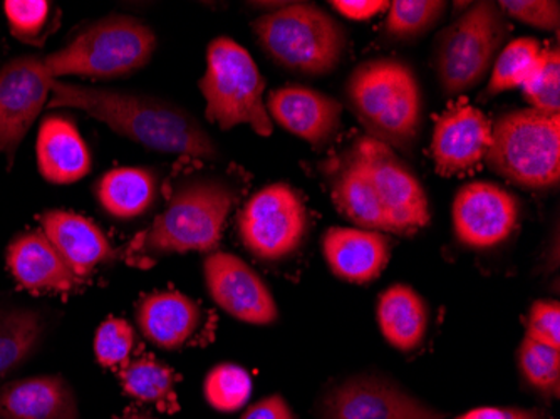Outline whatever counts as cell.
Masks as SVG:
<instances>
[{"instance_id":"obj_3","label":"cell","mask_w":560,"mask_h":419,"mask_svg":"<svg viewBox=\"0 0 560 419\" xmlns=\"http://www.w3.org/2000/svg\"><path fill=\"white\" fill-rule=\"evenodd\" d=\"M235 197L234 188L223 179L188 178L176 187L162 216L144 232L141 251L153 255L215 251Z\"/></svg>"},{"instance_id":"obj_6","label":"cell","mask_w":560,"mask_h":419,"mask_svg":"<svg viewBox=\"0 0 560 419\" xmlns=\"http://www.w3.org/2000/svg\"><path fill=\"white\" fill-rule=\"evenodd\" d=\"M155 49V34L147 24L112 15L90 25L62 49L44 56V62L55 80L62 75L112 80L144 68Z\"/></svg>"},{"instance_id":"obj_13","label":"cell","mask_w":560,"mask_h":419,"mask_svg":"<svg viewBox=\"0 0 560 419\" xmlns=\"http://www.w3.org/2000/svg\"><path fill=\"white\" fill-rule=\"evenodd\" d=\"M203 277L210 298L235 319L252 326H270L279 319L269 286L237 255L213 252L203 261Z\"/></svg>"},{"instance_id":"obj_9","label":"cell","mask_w":560,"mask_h":419,"mask_svg":"<svg viewBox=\"0 0 560 419\" xmlns=\"http://www.w3.org/2000/svg\"><path fill=\"white\" fill-rule=\"evenodd\" d=\"M310 230L301 195L285 183H272L245 203L238 217L242 244L254 257L279 261L291 257Z\"/></svg>"},{"instance_id":"obj_19","label":"cell","mask_w":560,"mask_h":419,"mask_svg":"<svg viewBox=\"0 0 560 419\" xmlns=\"http://www.w3.org/2000/svg\"><path fill=\"white\" fill-rule=\"evenodd\" d=\"M43 233L55 245L78 279L115 257L112 244L96 223L78 213L49 210L40 216Z\"/></svg>"},{"instance_id":"obj_11","label":"cell","mask_w":560,"mask_h":419,"mask_svg":"<svg viewBox=\"0 0 560 419\" xmlns=\"http://www.w3.org/2000/svg\"><path fill=\"white\" fill-rule=\"evenodd\" d=\"M52 80L40 56H22L0 68V151L9 165L46 106Z\"/></svg>"},{"instance_id":"obj_17","label":"cell","mask_w":560,"mask_h":419,"mask_svg":"<svg viewBox=\"0 0 560 419\" xmlns=\"http://www.w3.org/2000/svg\"><path fill=\"white\" fill-rule=\"evenodd\" d=\"M329 183L330 197L346 219L351 220L358 229L388 232V223L381 210L360 141L355 140L332 162Z\"/></svg>"},{"instance_id":"obj_26","label":"cell","mask_w":560,"mask_h":419,"mask_svg":"<svg viewBox=\"0 0 560 419\" xmlns=\"http://www.w3.org/2000/svg\"><path fill=\"white\" fill-rule=\"evenodd\" d=\"M44 334L43 312L30 307H0V384L36 354Z\"/></svg>"},{"instance_id":"obj_14","label":"cell","mask_w":560,"mask_h":419,"mask_svg":"<svg viewBox=\"0 0 560 419\" xmlns=\"http://www.w3.org/2000/svg\"><path fill=\"white\" fill-rule=\"evenodd\" d=\"M323 419H443L445 412L424 405L393 381L355 376L327 393Z\"/></svg>"},{"instance_id":"obj_24","label":"cell","mask_w":560,"mask_h":419,"mask_svg":"<svg viewBox=\"0 0 560 419\" xmlns=\"http://www.w3.org/2000/svg\"><path fill=\"white\" fill-rule=\"evenodd\" d=\"M377 326L386 342L401 352L420 348L428 327L430 309L424 299L406 283H395L377 299Z\"/></svg>"},{"instance_id":"obj_20","label":"cell","mask_w":560,"mask_h":419,"mask_svg":"<svg viewBox=\"0 0 560 419\" xmlns=\"http://www.w3.org/2000/svg\"><path fill=\"white\" fill-rule=\"evenodd\" d=\"M0 419H81V412L71 384L43 374L0 387Z\"/></svg>"},{"instance_id":"obj_10","label":"cell","mask_w":560,"mask_h":419,"mask_svg":"<svg viewBox=\"0 0 560 419\" xmlns=\"http://www.w3.org/2000/svg\"><path fill=\"white\" fill-rule=\"evenodd\" d=\"M388 233L408 235L430 223V201L413 170L406 165L388 144L371 137L358 138Z\"/></svg>"},{"instance_id":"obj_2","label":"cell","mask_w":560,"mask_h":419,"mask_svg":"<svg viewBox=\"0 0 560 419\" xmlns=\"http://www.w3.org/2000/svg\"><path fill=\"white\" fill-rule=\"evenodd\" d=\"M346 97L371 138L413 150L423 128V93L410 65L395 58L361 62L349 75Z\"/></svg>"},{"instance_id":"obj_40","label":"cell","mask_w":560,"mask_h":419,"mask_svg":"<svg viewBox=\"0 0 560 419\" xmlns=\"http://www.w3.org/2000/svg\"><path fill=\"white\" fill-rule=\"evenodd\" d=\"M125 419H151V418H148V416H144V415H133V416H128V418H125Z\"/></svg>"},{"instance_id":"obj_5","label":"cell","mask_w":560,"mask_h":419,"mask_svg":"<svg viewBox=\"0 0 560 419\" xmlns=\"http://www.w3.org/2000/svg\"><path fill=\"white\" fill-rule=\"evenodd\" d=\"M486 162L517 187H556L560 179V115L528 108L500 116L492 125Z\"/></svg>"},{"instance_id":"obj_12","label":"cell","mask_w":560,"mask_h":419,"mask_svg":"<svg viewBox=\"0 0 560 419\" xmlns=\"http://www.w3.org/2000/svg\"><path fill=\"white\" fill-rule=\"evenodd\" d=\"M517 198L495 183H467L453 200V230L465 247H497L511 237L521 210Z\"/></svg>"},{"instance_id":"obj_37","label":"cell","mask_w":560,"mask_h":419,"mask_svg":"<svg viewBox=\"0 0 560 419\" xmlns=\"http://www.w3.org/2000/svg\"><path fill=\"white\" fill-rule=\"evenodd\" d=\"M455 419H547L540 409L515 408V406H481L470 409Z\"/></svg>"},{"instance_id":"obj_8","label":"cell","mask_w":560,"mask_h":419,"mask_svg":"<svg viewBox=\"0 0 560 419\" xmlns=\"http://www.w3.org/2000/svg\"><path fill=\"white\" fill-rule=\"evenodd\" d=\"M509 33L497 2H477L440 33L433 68L446 96L475 90L490 72Z\"/></svg>"},{"instance_id":"obj_33","label":"cell","mask_w":560,"mask_h":419,"mask_svg":"<svg viewBox=\"0 0 560 419\" xmlns=\"http://www.w3.org/2000/svg\"><path fill=\"white\" fill-rule=\"evenodd\" d=\"M5 15L12 36L22 43L40 44L50 21V4L46 0H8Z\"/></svg>"},{"instance_id":"obj_36","label":"cell","mask_w":560,"mask_h":419,"mask_svg":"<svg viewBox=\"0 0 560 419\" xmlns=\"http://www.w3.org/2000/svg\"><path fill=\"white\" fill-rule=\"evenodd\" d=\"M525 337L539 345L560 349V304L557 301H537L527 317Z\"/></svg>"},{"instance_id":"obj_32","label":"cell","mask_w":560,"mask_h":419,"mask_svg":"<svg viewBox=\"0 0 560 419\" xmlns=\"http://www.w3.org/2000/svg\"><path fill=\"white\" fill-rule=\"evenodd\" d=\"M525 100L530 109L544 115L560 113V53L559 47L544 49L539 66L524 84Z\"/></svg>"},{"instance_id":"obj_7","label":"cell","mask_w":560,"mask_h":419,"mask_svg":"<svg viewBox=\"0 0 560 419\" xmlns=\"http://www.w3.org/2000/svg\"><path fill=\"white\" fill-rule=\"evenodd\" d=\"M200 91L210 123L225 131L248 125L260 137L272 135V119L264 103L266 81L248 50L231 37H217L210 43Z\"/></svg>"},{"instance_id":"obj_18","label":"cell","mask_w":560,"mask_h":419,"mask_svg":"<svg viewBox=\"0 0 560 419\" xmlns=\"http://www.w3.org/2000/svg\"><path fill=\"white\" fill-rule=\"evenodd\" d=\"M323 254L336 277L351 283H370L392 258V242L374 230L332 226L323 237Z\"/></svg>"},{"instance_id":"obj_39","label":"cell","mask_w":560,"mask_h":419,"mask_svg":"<svg viewBox=\"0 0 560 419\" xmlns=\"http://www.w3.org/2000/svg\"><path fill=\"white\" fill-rule=\"evenodd\" d=\"M241 419H298V416L282 396L272 395L245 409Z\"/></svg>"},{"instance_id":"obj_27","label":"cell","mask_w":560,"mask_h":419,"mask_svg":"<svg viewBox=\"0 0 560 419\" xmlns=\"http://www.w3.org/2000/svg\"><path fill=\"white\" fill-rule=\"evenodd\" d=\"M542 50L539 40L534 37H518L506 44L493 62L487 96L524 86L536 72Z\"/></svg>"},{"instance_id":"obj_1","label":"cell","mask_w":560,"mask_h":419,"mask_svg":"<svg viewBox=\"0 0 560 419\" xmlns=\"http://www.w3.org/2000/svg\"><path fill=\"white\" fill-rule=\"evenodd\" d=\"M49 108H75L160 153L217 160L219 147L194 115L168 101L52 80Z\"/></svg>"},{"instance_id":"obj_29","label":"cell","mask_w":560,"mask_h":419,"mask_svg":"<svg viewBox=\"0 0 560 419\" xmlns=\"http://www.w3.org/2000/svg\"><path fill=\"white\" fill-rule=\"evenodd\" d=\"M175 380V371L170 365L151 358L130 362L121 373L126 395L144 403L162 401L172 393Z\"/></svg>"},{"instance_id":"obj_22","label":"cell","mask_w":560,"mask_h":419,"mask_svg":"<svg viewBox=\"0 0 560 419\" xmlns=\"http://www.w3.org/2000/svg\"><path fill=\"white\" fill-rule=\"evenodd\" d=\"M36 153L40 175L55 185H69L91 172L88 144L68 116L50 115L43 119Z\"/></svg>"},{"instance_id":"obj_38","label":"cell","mask_w":560,"mask_h":419,"mask_svg":"<svg viewBox=\"0 0 560 419\" xmlns=\"http://www.w3.org/2000/svg\"><path fill=\"white\" fill-rule=\"evenodd\" d=\"M330 5L342 15V18L351 19V21H370L380 12L386 11L392 2L386 0H336Z\"/></svg>"},{"instance_id":"obj_23","label":"cell","mask_w":560,"mask_h":419,"mask_svg":"<svg viewBox=\"0 0 560 419\" xmlns=\"http://www.w3.org/2000/svg\"><path fill=\"white\" fill-rule=\"evenodd\" d=\"M137 323L151 345L173 351L187 345L197 333L201 311L194 299L182 292H153L144 295L138 304Z\"/></svg>"},{"instance_id":"obj_15","label":"cell","mask_w":560,"mask_h":419,"mask_svg":"<svg viewBox=\"0 0 560 419\" xmlns=\"http://www.w3.org/2000/svg\"><path fill=\"white\" fill-rule=\"evenodd\" d=\"M492 143V123L486 113L460 101L436 119L431 154L440 175L452 176L475 168Z\"/></svg>"},{"instance_id":"obj_25","label":"cell","mask_w":560,"mask_h":419,"mask_svg":"<svg viewBox=\"0 0 560 419\" xmlns=\"http://www.w3.org/2000/svg\"><path fill=\"white\" fill-rule=\"evenodd\" d=\"M96 197L108 216L131 220L150 210L156 198V175L148 168L109 170L96 185Z\"/></svg>"},{"instance_id":"obj_28","label":"cell","mask_w":560,"mask_h":419,"mask_svg":"<svg viewBox=\"0 0 560 419\" xmlns=\"http://www.w3.org/2000/svg\"><path fill=\"white\" fill-rule=\"evenodd\" d=\"M250 395V374L242 365L232 362L217 364L203 381V396L215 411H238L247 405Z\"/></svg>"},{"instance_id":"obj_16","label":"cell","mask_w":560,"mask_h":419,"mask_svg":"<svg viewBox=\"0 0 560 419\" xmlns=\"http://www.w3.org/2000/svg\"><path fill=\"white\" fill-rule=\"evenodd\" d=\"M270 118L313 147H324L341 128L342 104L313 88L289 84L270 93Z\"/></svg>"},{"instance_id":"obj_31","label":"cell","mask_w":560,"mask_h":419,"mask_svg":"<svg viewBox=\"0 0 560 419\" xmlns=\"http://www.w3.org/2000/svg\"><path fill=\"white\" fill-rule=\"evenodd\" d=\"M522 376L544 396H559L560 349L524 337L517 352Z\"/></svg>"},{"instance_id":"obj_4","label":"cell","mask_w":560,"mask_h":419,"mask_svg":"<svg viewBox=\"0 0 560 419\" xmlns=\"http://www.w3.org/2000/svg\"><path fill=\"white\" fill-rule=\"evenodd\" d=\"M252 27L267 55L298 74H329L348 46L341 22L307 2L282 5L257 19Z\"/></svg>"},{"instance_id":"obj_21","label":"cell","mask_w":560,"mask_h":419,"mask_svg":"<svg viewBox=\"0 0 560 419\" xmlns=\"http://www.w3.org/2000/svg\"><path fill=\"white\" fill-rule=\"evenodd\" d=\"M8 266L27 291L69 292L81 283L43 230L19 233L12 238Z\"/></svg>"},{"instance_id":"obj_35","label":"cell","mask_w":560,"mask_h":419,"mask_svg":"<svg viewBox=\"0 0 560 419\" xmlns=\"http://www.w3.org/2000/svg\"><path fill=\"white\" fill-rule=\"evenodd\" d=\"M503 14L542 31L559 30L560 5L550 0H500Z\"/></svg>"},{"instance_id":"obj_34","label":"cell","mask_w":560,"mask_h":419,"mask_svg":"<svg viewBox=\"0 0 560 419\" xmlns=\"http://www.w3.org/2000/svg\"><path fill=\"white\" fill-rule=\"evenodd\" d=\"M135 348V330L118 317L106 319L94 336V356L103 368H115L128 361Z\"/></svg>"},{"instance_id":"obj_30","label":"cell","mask_w":560,"mask_h":419,"mask_svg":"<svg viewBox=\"0 0 560 419\" xmlns=\"http://www.w3.org/2000/svg\"><path fill=\"white\" fill-rule=\"evenodd\" d=\"M442 0H395L386 18V33L396 39H413L439 24L446 11Z\"/></svg>"}]
</instances>
